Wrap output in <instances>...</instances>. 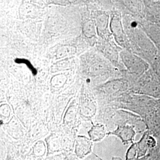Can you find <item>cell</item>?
Returning a JSON list of instances; mask_svg holds the SVG:
<instances>
[{
  "instance_id": "cell-10",
  "label": "cell",
  "mask_w": 160,
  "mask_h": 160,
  "mask_svg": "<svg viewBox=\"0 0 160 160\" xmlns=\"http://www.w3.org/2000/svg\"><path fill=\"white\" fill-rule=\"evenodd\" d=\"M77 52V48L74 46L63 45L60 46L56 51L55 57L57 59L69 58Z\"/></svg>"
},
{
  "instance_id": "cell-2",
  "label": "cell",
  "mask_w": 160,
  "mask_h": 160,
  "mask_svg": "<svg viewBox=\"0 0 160 160\" xmlns=\"http://www.w3.org/2000/svg\"><path fill=\"white\" fill-rule=\"evenodd\" d=\"M43 12L39 6L29 2H23L18 8V15L22 19H34L40 17Z\"/></svg>"
},
{
  "instance_id": "cell-16",
  "label": "cell",
  "mask_w": 160,
  "mask_h": 160,
  "mask_svg": "<svg viewBox=\"0 0 160 160\" xmlns=\"http://www.w3.org/2000/svg\"><path fill=\"white\" fill-rule=\"evenodd\" d=\"M69 58H67L64 59H61L57 63H55L53 67L54 72H59V71H62L69 69L71 67V60Z\"/></svg>"
},
{
  "instance_id": "cell-12",
  "label": "cell",
  "mask_w": 160,
  "mask_h": 160,
  "mask_svg": "<svg viewBox=\"0 0 160 160\" xmlns=\"http://www.w3.org/2000/svg\"><path fill=\"white\" fill-rule=\"evenodd\" d=\"M12 110L10 106L6 103L1 104L0 106V120L1 125H4L12 119Z\"/></svg>"
},
{
  "instance_id": "cell-11",
  "label": "cell",
  "mask_w": 160,
  "mask_h": 160,
  "mask_svg": "<svg viewBox=\"0 0 160 160\" xmlns=\"http://www.w3.org/2000/svg\"><path fill=\"white\" fill-rule=\"evenodd\" d=\"M82 33L87 39H92L97 34V26L96 22L88 20L82 25Z\"/></svg>"
},
{
  "instance_id": "cell-8",
  "label": "cell",
  "mask_w": 160,
  "mask_h": 160,
  "mask_svg": "<svg viewBox=\"0 0 160 160\" xmlns=\"http://www.w3.org/2000/svg\"><path fill=\"white\" fill-rule=\"evenodd\" d=\"M105 126L102 124L92 125V128L88 131V138L93 142H100L106 135Z\"/></svg>"
},
{
  "instance_id": "cell-18",
  "label": "cell",
  "mask_w": 160,
  "mask_h": 160,
  "mask_svg": "<svg viewBox=\"0 0 160 160\" xmlns=\"http://www.w3.org/2000/svg\"><path fill=\"white\" fill-rule=\"evenodd\" d=\"M64 154V160H81L78 158L74 152H63Z\"/></svg>"
},
{
  "instance_id": "cell-5",
  "label": "cell",
  "mask_w": 160,
  "mask_h": 160,
  "mask_svg": "<svg viewBox=\"0 0 160 160\" xmlns=\"http://www.w3.org/2000/svg\"><path fill=\"white\" fill-rule=\"evenodd\" d=\"M108 135H114L120 138L124 143H127L133 141L135 132L129 126H118L114 131L109 132Z\"/></svg>"
},
{
  "instance_id": "cell-4",
  "label": "cell",
  "mask_w": 160,
  "mask_h": 160,
  "mask_svg": "<svg viewBox=\"0 0 160 160\" xmlns=\"http://www.w3.org/2000/svg\"><path fill=\"white\" fill-rule=\"evenodd\" d=\"M78 108L80 117L84 120H91L97 111L96 104L92 100L89 99L81 101Z\"/></svg>"
},
{
  "instance_id": "cell-1",
  "label": "cell",
  "mask_w": 160,
  "mask_h": 160,
  "mask_svg": "<svg viewBox=\"0 0 160 160\" xmlns=\"http://www.w3.org/2000/svg\"><path fill=\"white\" fill-rule=\"evenodd\" d=\"M93 149V142L85 135H77L75 141L74 152L80 160L92 154Z\"/></svg>"
},
{
  "instance_id": "cell-13",
  "label": "cell",
  "mask_w": 160,
  "mask_h": 160,
  "mask_svg": "<svg viewBox=\"0 0 160 160\" xmlns=\"http://www.w3.org/2000/svg\"><path fill=\"white\" fill-rule=\"evenodd\" d=\"M96 23L97 26V33L100 35L106 30L108 26V16L106 14L99 15L97 17Z\"/></svg>"
},
{
  "instance_id": "cell-7",
  "label": "cell",
  "mask_w": 160,
  "mask_h": 160,
  "mask_svg": "<svg viewBox=\"0 0 160 160\" xmlns=\"http://www.w3.org/2000/svg\"><path fill=\"white\" fill-rule=\"evenodd\" d=\"M30 154L41 160H44L47 154V148L45 141L39 140L32 144L28 151Z\"/></svg>"
},
{
  "instance_id": "cell-14",
  "label": "cell",
  "mask_w": 160,
  "mask_h": 160,
  "mask_svg": "<svg viewBox=\"0 0 160 160\" xmlns=\"http://www.w3.org/2000/svg\"><path fill=\"white\" fill-rule=\"evenodd\" d=\"M111 29L117 38H121L123 35V29L120 23V20L117 18H113L111 21Z\"/></svg>"
},
{
  "instance_id": "cell-9",
  "label": "cell",
  "mask_w": 160,
  "mask_h": 160,
  "mask_svg": "<svg viewBox=\"0 0 160 160\" xmlns=\"http://www.w3.org/2000/svg\"><path fill=\"white\" fill-rule=\"evenodd\" d=\"M68 80L67 75L65 74L54 75L50 80V87L52 92H56L62 89Z\"/></svg>"
},
{
  "instance_id": "cell-15",
  "label": "cell",
  "mask_w": 160,
  "mask_h": 160,
  "mask_svg": "<svg viewBox=\"0 0 160 160\" xmlns=\"http://www.w3.org/2000/svg\"><path fill=\"white\" fill-rule=\"evenodd\" d=\"M124 86V82L121 80H114L105 84L104 89L108 92H118L121 90Z\"/></svg>"
},
{
  "instance_id": "cell-19",
  "label": "cell",
  "mask_w": 160,
  "mask_h": 160,
  "mask_svg": "<svg viewBox=\"0 0 160 160\" xmlns=\"http://www.w3.org/2000/svg\"><path fill=\"white\" fill-rule=\"evenodd\" d=\"M94 155H95V156H96V158H98V160H102V158H100V157H98V155H97L96 154H94ZM122 160V159H120V158H118V157H113V158H112V160Z\"/></svg>"
},
{
  "instance_id": "cell-17",
  "label": "cell",
  "mask_w": 160,
  "mask_h": 160,
  "mask_svg": "<svg viewBox=\"0 0 160 160\" xmlns=\"http://www.w3.org/2000/svg\"><path fill=\"white\" fill-rule=\"evenodd\" d=\"M64 160V154L59 153L57 154L52 155L50 156L46 157L43 160Z\"/></svg>"
},
{
  "instance_id": "cell-6",
  "label": "cell",
  "mask_w": 160,
  "mask_h": 160,
  "mask_svg": "<svg viewBox=\"0 0 160 160\" xmlns=\"http://www.w3.org/2000/svg\"><path fill=\"white\" fill-rule=\"evenodd\" d=\"M80 116L78 108L75 104H71L66 110L63 117V125L68 127H73Z\"/></svg>"
},
{
  "instance_id": "cell-3",
  "label": "cell",
  "mask_w": 160,
  "mask_h": 160,
  "mask_svg": "<svg viewBox=\"0 0 160 160\" xmlns=\"http://www.w3.org/2000/svg\"><path fill=\"white\" fill-rule=\"evenodd\" d=\"M7 133L14 140L22 139L24 136V129L20 122L13 116L7 123L2 125Z\"/></svg>"
}]
</instances>
